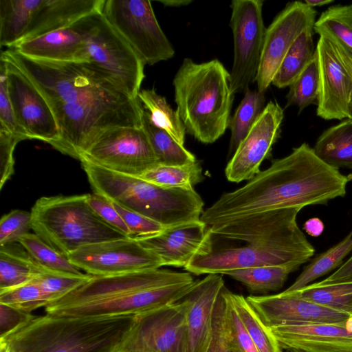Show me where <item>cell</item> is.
<instances>
[{
  "label": "cell",
  "mask_w": 352,
  "mask_h": 352,
  "mask_svg": "<svg viewBox=\"0 0 352 352\" xmlns=\"http://www.w3.org/2000/svg\"><path fill=\"white\" fill-rule=\"evenodd\" d=\"M263 5V0H233L230 5L234 59L230 87L234 95L256 82L266 30Z\"/></svg>",
  "instance_id": "7c38bea8"
},
{
  "label": "cell",
  "mask_w": 352,
  "mask_h": 352,
  "mask_svg": "<svg viewBox=\"0 0 352 352\" xmlns=\"http://www.w3.org/2000/svg\"><path fill=\"white\" fill-rule=\"evenodd\" d=\"M320 92L319 69L316 54L305 70L289 86L287 105H296L301 111L311 104L318 103Z\"/></svg>",
  "instance_id": "ab89813d"
},
{
  "label": "cell",
  "mask_w": 352,
  "mask_h": 352,
  "mask_svg": "<svg viewBox=\"0 0 352 352\" xmlns=\"http://www.w3.org/2000/svg\"><path fill=\"white\" fill-rule=\"evenodd\" d=\"M43 0H0V44L12 48L20 42Z\"/></svg>",
  "instance_id": "83f0119b"
},
{
  "label": "cell",
  "mask_w": 352,
  "mask_h": 352,
  "mask_svg": "<svg viewBox=\"0 0 352 352\" xmlns=\"http://www.w3.org/2000/svg\"><path fill=\"white\" fill-rule=\"evenodd\" d=\"M8 89L16 122L28 139L44 141L50 145L60 138L54 111L32 80L2 52Z\"/></svg>",
  "instance_id": "2e32d148"
},
{
  "label": "cell",
  "mask_w": 352,
  "mask_h": 352,
  "mask_svg": "<svg viewBox=\"0 0 352 352\" xmlns=\"http://www.w3.org/2000/svg\"><path fill=\"white\" fill-rule=\"evenodd\" d=\"M0 129L10 131L21 138L28 139L19 127L10 99L6 67L0 59Z\"/></svg>",
  "instance_id": "bcb514c9"
},
{
  "label": "cell",
  "mask_w": 352,
  "mask_h": 352,
  "mask_svg": "<svg viewBox=\"0 0 352 352\" xmlns=\"http://www.w3.org/2000/svg\"><path fill=\"white\" fill-rule=\"evenodd\" d=\"M19 243L44 270L76 276L85 274L74 265L68 256L52 248L35 233H28Z\"/></svg>",
  "instance_id": "f35d334b"
},
{
  "label": "cell",
  "mask_w": 352,
  "mask_h": 352,
  "mask_svg": "<svg viewBox=\"0 0 352 352\" xmlns=\"http://www.w3.org/2000/svg\"><path fill=\"white\" fill-rule=\"evenodd\" d=\"M22 139L8 131L0 129V188L14 173L13 153Z\"/></svg>",
  "instance_id": "681fc988"
},
{
  "label": "cell",
  "mask_w": 352,
  "mask_h": 352,
  "mask_svg": "<svg viewBox=\"0 0 352 352\" xmlns=\"http://www.w3.org/2000/svg\"><path fill=\"white\" fill-rule=\"evenodd\" d=\"M352 175H343L319 159L303 143L272 161L243 186L223 193L204 210L200 220L208 226L269 210L327 205L346 195Z\"/></svg>",
  "instance_id": "6da1fadb"
},
{
  "label": "cell",
  "mask_w": 352,
  "mask_h": 352,
  "mask_svg": "<svg viewBox=\"0 0 352 352\" xmlns=\"http://www.w3.org/2000/svg\"><path fill=\"white\" fill-rule=\"evenodd\" d=\"M313 149L317 157L329 166L352 170V119L326 129Z\"/></svg>",
  "instance_id": "4316f807"
},
{
  "label": "cell",
  "mask_w": 352,
  "mask_h": 352,
  "mask_svg": "<svg viewBox=\"0 0 352 352\" xmlns=\"http://www.w3.org/2000/svg\"><path fill=\"white\" fill-rule=\"evenodd\" d=\"M222 294L226 300V331L231 349L233 352H258L232 302L224 294L223 291Z\"/></svg>",
  "instance_id": "7bdbcfd3"
},
{
  "label": "cell",
  "mask_w": 352,
  "mask_h": 352,
  "mask_svg": "<svg viewBox=\"0 0 352 352\" xmlns=\"http://www.w3.org/2000/svg\"><path fill=\"white\" fill-rule=\"evenodd\" d=\"M224 294L232 302L239 319L258 352H283V349L269 327L243 295L234 294L226 287Z\"/></svg>",
  "instance_id": "f546056e"
},
{
  "label": "cell",
  "mask_w": 352,
  "mask_h": 352,
  "mask_svg": "<svg viewBox=\"0 0 352 352\" xmlns=\"http://www.w3.org/2000/svg\"><path fill=\"white\" fill-rule=\"evenodd\" d=\"M50 106L60 131L59 139L52 146L78 160L104 131L119 126H142L144 109L138 98L63 102Z\"/></svg>",
  "instance_id": "9c48e42d"
},
{
  "label": "cell",
  "mask_w": 352,
  "mask_h": 352,
  "mask_svg": "<svg viewBox=\"0 0 352 352\" xmlns=\"http://www.w3.org/2000/svg\"><path fill=\"white\" fill-rule=\"evenodd\" d=\"M352 252V230L341 241L324 252L317 254L306 265L294 283L285 291V294L298 291L309 285L317 278L339 268L344 259Z\"/></svg>",
  "instance_id": "4dcf8cb0"
},
{
  "label": "cell",
  "mask_w": 352,
  "mask_h": 352,
  "mask_svg": "<svg viewBox=\"0 0 352 352\" xmlns=\"http://www.w3.org/2000/svg\"><path fill=\"white\" fill-rule=\"evenodd\" d=\"M173 84L176 111L186 132L204 144L222 136L228 128L234 98L224 65L218 59L196 63L184 58Z\"/></svg>",
  "instance_id": "277c9868"
},
{
  "label": "cell",
  "mask_w": 352,
  "mask_h": 352,
  "mask_svg": "<svg viewBox=\"0 0 352 352\" xmlns=\"http://www.w3.org/2000/svg\"><path fill=\"white\" fill-rule=\"evenodd\" d=\"M32 229L31 212L12 210L0 220V246L19 243Z\"/></svg>",
  "instance_id": "ee69618b"
},
{
  "label": "cell",
  "mask_w": 352,
  "mask_h": 352,
  "mask_svg": "<svg viewBox=\"0 0 352 352\" xmlns=\"http://www.w3.org/2000/svg\"><path fill=\"white\" fill-rule=\"evenodd\" d=\"M284 118L282 107L270 101L239 145L226 166L225 173L228 181L239 183L250 180L261 170L262 162L271 154L278 140Z\"/></svg>",
  "instance_id": "d6986e66"
},
{
  "label": "cell",
  "mask_w": 352,
  "mask_h": 352,
  "mask_svg": "<svg viewBox=\"0 0 352 352\" xmlns=\"http://www.w3.org/2000/svg\"><path fill=\"white\" fill-rule=\"evenodd\" d=\"M142 128L148 137L158 164L179 166L197 161L195 156L169 133L153 124L146 110L142 116Z\"/></svg>",
  "instance_id": "1f68e13d"
},
{
  "label": "cell",
  "mask_w": 352,
  "mask_h": 352,
  "mask_svg": "<svg viewBox=\"0 0 352 352\" xmlns=\"http://www.w3.org/2000/svg\"><path fill=\"white\" fill-rule=\"evenodd\" d=\"M86 62L114 78L129 96L138 98L145 77L144 63L101 12L82 19Z\"/></svg>",
  "instance_id": "30bf717a"
},
{
  "label": "cell",
  "mask_w": 352,
  "mask_h": 352,
  "mask_svg": "<svg viewBox=\"0 0 352 352\" xmlns=\"http://www.w3.org/2000/svg\"><path fill=\"white\" fill-rule=\"evenodd\" d=\"M82 19L69 27L21 41L9 49L23 56L36 60L86 62Z\"/></svg>",
  "instance_id": "cb8c5ba5"
},
{
  "label": "cell",
  "mask_w": 352,
  "mask_h": 352,
  "mask_svg": "<svg viewBox=\"0 0 352 352\" xmlns=\"http://www.w3.org/2000/svg\"><path fill=\"white\" fill-rule=\"evenodd\" d=\"M316 11L301 1H294L266 28L261 63L256 79L257 90L265 92L286 53L306 30L314 29Z\"/></svg>",
  "instance_id": "ac0fdd59"
},
{
  "label": "cell",
  "mask_w": 352,
  "mask_h": 352,
  "mask_svg": "<svg viewBox=\"0 0 352 352\" xmlns=\"http://www.w3.org/2000/svg\"><path fill=\"white\" fill-rule=\"evenodd\" d=\"M0 352H16L6 341L0 340Z\"/></svg>",
  "instance_id": "9f6ffc18"
},
{
  "label": "cell",
  "mask_w": 352,
  "mask_h": 352,
  "mask_svg": "<svg viewBox=\"0 0 352 352\" xmlns=\"http://www.w3.org/2000/svg\"><path fill=\"white\" fill-rule=\"evenodd\" d=\"M102 14L138 55L153 65L175 55L148 0H104Z\"/></svg>",
  "instance_id": "8fae6325"
},
{
  "label": "cell",
  "mask_w": 352,
  "mask_h": 352,
  "mask_svg": "<svg viewBox=\"0 0 352 352\" xmlns=\"http://www.w3.org/2000/svg\"><path fill=\"white\" fill-rule=\"evenodd\" d=\"M80 162L94 192L165 227L199 220L204 212V201L194 188H164L140 177Z\"/></svg>",
  "instance_id": "8992f818"
},
{
  "label": "cell",
  "mask_w": 352,
  "mask_h": 352,
  "mask_svg": "<svg viewBox=\"0 0 352 352\" xmlns=\"http://www.w3.org/2000/svg\"><path fill=\"white\" fill-rule=\"evenodd\" d=\"M298 208L253 214L210 227L212 236L245 242L192 258L184 267L190 274H226L239 269L286 266L296 271L314 255L315 248L299 228Z\"/></svg>",
  "instance_id": "7a4b0ae2"
},
{
  "label": "cell",
  "mask_w": 352,
  "mask_h": 352,
  "mask_svg": "<svg viewBox=\"0 0 352 352\" xmlns=\"http://www.w3.org/2000/svg\"><path fill=\"white\" fill-rule=\"evenodd\" d=\"M314 30L338 43L352 58V4L329 7L316 21Z\"/></svg>",
  "instance_id": "836d02e7"
},
{
  "label": "cell",
  "mask_w": 352,
  "mask_h": 352,
  "mask_svg": "<svg viewBox=\"0 0 352 352\" xmlns=\"http://www.w3.org/2000/svg\"><path fill=\"white\" fill-rule=\"evenodd\" d=\"M293 272L286 266H261L235 270L226 275L241 283L252 293L267 294L283 287Z\"/></svg>",
  "instance_id": "d590c367"
},
{
  "label": "cell",
  "mask_w": 352,
  "mask_h": 352,
  "mask_svg": "<svg viewBox=\"0 0 352 352\" xmlns=\"http://www.w3.org/2000/svg\"><path fill=\"white\" fill-rule=\"evenodd\" d=\"M87 201L92 210L104 221L131 237L129 228L110 199L100 194L93 192L88 194Z\"/></svg>",
  "instance_id": "7dc6e473"
},
{
  "label": "cell",
  "mask_w": 352,
  "mask_h": 352,
  "mask_svg": "<svg viewBox=\"0 0 352 352\" xmlns=\"http://www.w3.org/2000/svg\"><path fill=\"white\" fill-rule=\"evenodd\" d=\"M265 102V92L252 91L250 88L244 91V96L229 122L230 151H235L247 135L263 111Z\"/></svg>",
  "instance_id": "e575fe53"
},
{
  "label": "cell",
  "mask_w": 352,
  "mask_h": 352,
  "mask_svg": "<svg viewBox=\"0 0 352 352\" xmlns=\"http://www.w3.org/2000/svg\"><path fill=\"white\" fill-rule=\"evenodd\" d=\"M212 236L210 227L199 219L166 227L157 234L135 239L159 257L163 266L184 267L195 256L212 250Z\"/></svg>",
  "instance_id": "44dd1931"
},
{
  "label": "cell",
  "mask_w": 352,
  "mask_h": 352,
  "mask_svg": "<svg viewBox=\"0 0 352 352\" xmlns=\"http://www.w3.org/2000/svg\"><path fill=\"white\" fill-rule=\"evenodd\" d=\"M52 302V297L34 280L12 289L0 291V303L30 314L38 308L45 307Z\"/></svg>",
  "instance_id": "60d3db41"
},
{
  "label": "cell",
  "mask_w": 352,
  "mask_h": 352,
  "mask_svg": "<svg viewBox=\"0 0 352 352\" xmlns=\"http://www.w3.org/2000/svg\"><path fill=\"white\" fill-rule=\"evenodd\" d=\"M285 294H295L318 305L352 316V282L326 285L314 283L298 291Z\"/></svg>",
  "instance_id": "74e56055"
},
{
  "label": "cell",
  "mask_w": 352,
  "mask_h": 352,
  "mask_svg": "<svg viewBox=\"0 0 352 352\" xmlns=\"http://www.w3.org/2000/svg\"><path fill=\"white\" fill-rule=\"evenodd\" d=\"M88 194L42 197L31 209L32 230L65 254L89 244L129 237L90 207Z\"/></svg>",
  "instance_id": "52a82bcc"
},
{
  "label": "cell",
  "mask_w": 352,
  "mask_h": 352,
  "mask_svg": "<svg viewBox=\"0 0 352 352\" xmlns=\"http://www.w3.org/2000/svg\"><path fill=\"white\" fill-rule=\"evenodd\" d=\"M104 3V0H43L20 42L69 27L87 16L101 12Z\"/></svg>",
  "instance_id": "d4e9b609"
},
{
  "label": "cell",
  "mask_w": 352,
  "mask_h": 352,
  "mask_svg": "<svg viewBox=\"0 0 352 352\" xmlns=\"http://www.w3.org/2000/svg\"><path fill=\"white\" fill-rule=\"evenodd\" d=\"M67 256L81 271L97 276L128 274L163 266L159 257L133 237L87 245Z\"/></svg>",
  "instance_id": "e0dca14e"
},
{
  "label": "cell",
  "mask_w": 352,
  "mask_h": 352,
  "mask_svg": "<svg viewBox=\"0 0 352 352\" xmlns=\"http://www.w3.org/2000/svg\"><path fill=\"white\" fill-rule=\"evenodd\" d=\"M166 7H180L189 5L191 0H160L158 1Z\"/></svg>",
  "instance_id": "db71d44e"
},
{
  "label": "cell",
  "mask_w": 352,
  "mask_h": 352,
  "mask_svg": "<svg viewBox=\"0 0 352 352\" xmlns=\"http://www.w3.org/2000/svg\"><path fill=\"white\" fill-rule=\"evenodd\" d=\"M316 54L320 77L317 115L325 120L352 119V58L338 43L322 35Z\"/></svg>",
  "instance_id": "9a60e30c"
},
{
  "label": "cell",
  "mask_w": 352,
  "mask_h": 352,
  "mask_svg": "<svg viewBox=\"0 0 352 352\" xmlns=\"http://www.w3.org/2000/svg\"><path fill=\"white\" fill-rule=\"evenodd\" d=\"M225 318L226 300L221 292L214 311L212 336L207 352H233L227 338Z\"/></svg>",
  "instance_id": "c3c4849f"
},
{
  "label": "cell",
  "mask_w": 352,
  "mask_h": 352,
  "mask_svg": "<svg viewBox=\"0 0 352 352\" xmlns=\"http://www.w3.org/2000/svg\"><path fill=\"white\" fill-rule=\"evenodd\" d=\"M2 52L32 80L50 105L134 99L110 75L91 63L36 60L11 49Z\"/></svg>",
  "instance_id": "ba28073f"
},
{
  "label": "cell",
  "mask_w": 352,
  "mask_h": 352,
  "mask_svg": "<svg viewBox=\"0 0 352 352\" xmlns=\"http://www.w3.org/2000/svg\"><path fill=\"white\" fill-rule=\"evenodd\" d=\"M92 276L88 274L76 276L45 270L33 280L54 302L87 282Z\"/></svg>",
  "instance_id": "b9f144b4"
},
{
  "label": "cell",
  "mask_w": 352,
  "mask_h": 352,
  "mask_svg": "<svg viewBox=\"0 0 352 352\" xmlns=\"http://www.w3.org/2000/svg\"><path fill=\"white\" fill-rule=\"evenodd\" d=\"M79 160L135 177H140L158 164L142 126H119L104 131Z\"/></svg>",
  "instance_id": "4fadbf2b"
},
{
  "label": "cell",
  "mask_w": 352,
  "mask_h": 352,
  "mask_svg": "<svg viewBox=\"0 0 352 352\" xmlns=\"http://www.w3.org/2000/svg\"><path fill=\"white\" fill-rule=\"evenodd\" d=\"M313 31L314 29L304 31L290 47L272 80L274 86L289 87L314 58Z\"/></svg>",
  "instance_id": "f1b7e54d"
},
{
  "label": "cell",
  "mask_w": 352,
  "mask_h": 352,
  "mask_svg": "<svg viewBox=\"0 0 352 352\" xmlns=\"http://www.w3.org/2000/svg\"><path fill=\"white\" fill-rule=\"evenodd\" d=\"M224 287L220 274H208L203 279L195 280L184 297L188 304L185 352H207L212 336L215 306Z\"/></svg>",
  "instance_id": "7402d4cb"
},
{
  "label": "cell",
  "mask_w": 352,
  "mask_h": 352,
  "mask_svg": "<svg viewBox=\"0 0 352 352\" xmlns=\"http://www.w3.org/2000/svg\"><path fill=\"white\" fill-rule=\"evenodd\" d=\"M34 317L32 314L0 303V339L14 332Z\"/></svg>",
  "instance_id": "f907efd6"
},
{
  "label": "cell",
  "mask_w": 352,
  "mask_h": 352,
  "mask_svg": "<svg viewBox=\"0 0 352 352\" xmlns=\"http://www.w3.org/2000/svg\"><path fill=\"white\" fill-rule=\"evenodd\" d=\"M135 316H36L3 340L16 352H113Z\"/></svg>",
  "instance_id": "5b68a950"
},
{
  "label": "cell",
  "mask_w": 352,
  "mask_h": 352,
  "mask_svg": "<svg viewBox=\"0 0 352 352\" xmlns=\"http://www.w3.org/2000/svg\"><path fill=\"white\" fill-rule=\"evenodd\" d=\"M195 281L189 272L153 269L97 276L49 304L46 314L76 318L137 316L182 300Z\"/></svg>",
  "instance_id": "3957f363"
},
{
  "label": "cell",
  "mask_w": 352,
  "mask_h": 352,
  "mask_svg": "<svg viewBox=\"0 0 352 352\" xmlns=\"http://www.w3.org/2000/svg\"><path fill=\"white\" fill-rule=\"evenodd\" d=\"M188 307L184 298L135 316L129 331L113 352H185Z\"/></svg>",
  "instance_id": "5bb4252c"
},
{
  "label": "cell",
  "mask_w": 352,
  "mask_h": 352,
  "mask_svg": "<svg viewBox=\"0 0 352 352\" xmlns=\"http://www.w3.org/2000/svg\"><path fill=\"white\" fill-rule=\"evenodd\" d=\"M333 0H306L305 3L311 8L322 6L332 3Z\"/></svg>",
  "instance_id": "11a10c76"
},
{
  "label": "cell",
  "mask_w": 352,
  "mask_h": 352,
  "mask_svg": "<svg viewBox=\"0 0 352 352\" xmlns=\"http://www.w3.org/2000/svg\"><path fill=\"white\" fill-rule=\"evenodd\" d=\"M138 98L148 112L151 121L156 126L169 133L184 146L186 129L177 111H174L154 89L140 90Z\"/></svg>",
  "instance_id": "d6a6232c"
},
{
  "label": "cell",
  "mask_w": 352,
  "mask_h": 352,
  "mask_svg": "<svg viewBox=\"0 0 352 352\" xmlns=\"http://www.w3.org/2000/svg\"><path fill=\"white\" fill-rule=\"evenodd\" d=\"M303 229L311 236H319L324 231V225L318 217L311 218L305 221Z\"/></svg>",
  "instance_id": "f5cc1de1"
},
{
  "label": "cell",
  "mask_w": 352,
  "mask_h": 352,
  "mask_svg": "<svg viewBox=\"0 0 352 352\" xmlns=\"http://www.w3.org/2000/svg\"><path fill=\"white\" fill-rule=\"evenodd\" d=\"M140 177L159 186L194 188L203 179L202 168L197 161L184 165L157 164Z\"/></svg>",
  "instance_id": "8d00e7d4"
},
{
  "label": "cell",
  "mask_w": 352,
  "mask_h": 352,
  "mask_svg": "<svg viewBox=\"0 0 352 352\" xmlns=\"http://www.w3.org/2000/svg\"><path fill=\"white\" fill-rule=\"evenodd\" d=\"M19 243L0 248V291L25 284L45 271Z\"/></svg>",
  "instance_id": "484cf974"
},
{
  "label": "cell",
  "mask_w": 352,
  "mask_h": 352,
  "mask_svg": "<svg viewBox=\"0 0 352 352\" xmlns=\"http://www.w3.org/2000/svg\"><path fill=\"white\" fill-rule=\"evenodd\" d=\"M352 282V256L345 261L335 272L323 279L318 284L321 285Z\"/></svg>",
  "instance_id": "816d5d0a"
},
{
  "label": "cell",
  "mask_w": 352,
  "mask_h": 352,
  "mask_svg": "<svg viewBox=\"0 0 352 352\" xmlns=\"http://www.w3.org/2000/svg\"><path fill=\"white\" fill-rule=\"evenodd\" d=\"M113 205L129 230L131 237L138 238L157 234L166 227L141 214L122 207L116 202Z\"/></svg>",
  "instance_id": "f6af8a7d"
},
{
  "label": "cell",
  "mask_w": 352,
  "mask_h": 352,
  "mask_svg": "<svg viewBox=\"0 0 352 352\" xmlns=\"http://www.w3.org/2000/svg\"><path fill=\"white\" fill-rule=\"evenodd\" d=\"M248 302L269 327L307 324H348L349 314L282 292L267 296H248Z\"/></svg>",
  "instance_id": "ffe728a7"
},
{
  "label": "cell",
  "mask_w": 352,
  "mask_h": 352,
  "mask_svg": "<svg viewBox=\"0 0 352 352\" xmlns=\"http://www.w3.org/2000/svg\"><path fill=\"white\" fill-rule=\"evenodd\" d=\"M282 349L293 352H352L348 324H307L270 327Z\"/></svg>",
  "instance_id": "603a6c76"
}]
</instances>
